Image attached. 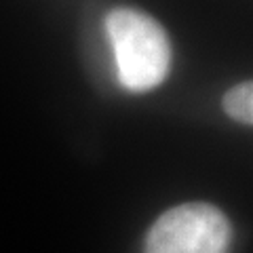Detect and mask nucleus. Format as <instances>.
I'll return each instance as SVG.
<instances>
[{
  "instance_id": "1",
  "label": "nucleus",
  "mask_w": 253,
  "mask_h": 253,
  "mask_svg": "<svg viewBox=\"0 0 253 253\" xmlns=\"http://www.w3.org/2000/svg\"><path fill=\"white\" fill-rule=\"evenodd\" d=\"M106 32L126 89L144 93L165 81L171 68V44L156 19L144 11L121 6L108 13Z\"/></svg>"
},
{
  "instance_id": "3",
  "label": "nucleus",
  "mask_w": 253,
  "mask_h": 253,
  "mask_svg": "<svg viewBox=\"0 0 253 253\" xmlns=\"http://www.w3.org/2000/svg\"><path fill=\"white\" fill-rule=\"evenodd\" d=\"M224 110L234 121L253 125V81L232 86L224 95Z\"/></svg>"
},
{
  "instance_id": "2",
  "label": "nucleus",
  "mask_w": 253,
  "mask_h": 253,
  "mask_svg": "<svg viewBox=\"0 0 253 253\" xmlns=\"http://www.w3.org/2000/svg\"><path fill=\"white\" fill-rule=\"evenodd\" d=\"M230 224L209 203H184L158 217L148 230L144 253H228Z\"/></svg>"
}]
</instances>
